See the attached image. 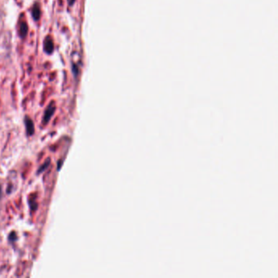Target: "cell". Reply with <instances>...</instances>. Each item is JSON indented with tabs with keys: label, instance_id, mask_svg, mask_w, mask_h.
Here are the masks:
<instances>
[{
	"label": "cell",
	"instance_id": "obj_1",
	"mask_svg": "<svg viewBox=\"0 0 278 278\" xmlns=\"http://www.w3.org/2000/svg\"><path fill=\"white\" fill-rule=\"evenodd\" d=\"M44 52L48 54H52L54 51V44L53 40L50 37L46 38L44 43Z\"/></svg>",
	"mask_w": 278,
	"mask_h": 278
},
{
	"label": "cell",
	"instance_id": "obj_2",
	"mask_svg": "<svg viewBox=\"0 0 278 278\" xmlns=\"http://www.w3.org/2000/svg\"><path fill=\"white\" fill-rule=\"evenodd\" d=\"M56 110V106L54 105V103H51L50 105L48 106V109L46 110L45 111V114H44V122H48V121L50 120L51 118L52 117L53 114H54V112Z\"/></svg>",
	"mask_w": 278,
	"mask_h": 278
},
{
	"label": "cell",
	"instance_id": "obj_4",
	"mask_svg": "<svg viewBox=\"0 0 278 278\" xmlns=\"http://www.w3.org/2000/svg\"><path fill=\"white\" fill-rule=\"evenodd\" d=\"M32 16L35 21H38L40 18V16H41L40 7H39V6L38 4L34 5V7L32 8Z\"/></svg>",
	"mask_w": 278,
	"mask_h": 278
},
{
	"label": "cell",
	"instance_id": "obj_5",
	"mask_svg": "<svg viewBox=\"0 0 278 278\" xmlns=\"http://www.w3.org/2000/svg\"><path fill=\"white\" fill-rule=\"evenodd\" d=\"M19 30H20V36H21V38H25V37L27 35L28 33L27 24L25 22H21V25H20Z\"/></svg>",
	"mask_w": 278,
	"mask_h": 278
},
{
	"label": "cell",
	"instance_id": "obj_7",
	"mask_svg": "<svg viewBox=\"0 0 278 278\" xmlns=\"http://www.w3.org/2000/svg\"><path fill=\"white\" fill-rule=\"evenodd\" d=\"M0 197H1V188H0Z\"/></svg>",
	"mask_w": 278,
	"mask_h": 278
},
{
	"label": "cell",
	"instance_id": "obj_3",
	"mask_svg": "<svg viewBox=\"0 0 278 278\" xmlns=\"http://www.w3.org/2000/svg\"><path fill=\"white\" fill-rule=\"evenodd\" d=\"M25 126H26V131H27L28 134L31 135L34 133V123H33L32 120L29 118H25Z\"/></svg>",
	"mask_w": 278,
	"mask_h": 278
},
{
	"label": "cell",
	"instance_id": "obj_6",
	"mask_svg": "<svg viewBox=\"0 0 278 278\" xmlns=\"http://www.w3.org/2000/svg\"><path fill=\"white\" fill-rule=\"evenodd\" d=\"M74 1H75V0H68V4H69V5H73V3H74Z\"/></svg>",
	"mask_w": 278,
	"mask_h": 278
}]
</instances>
